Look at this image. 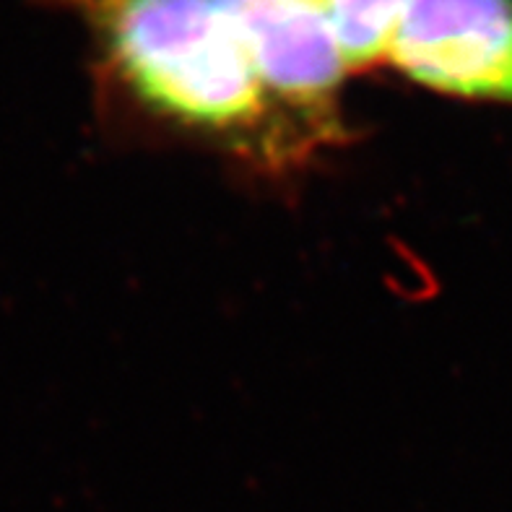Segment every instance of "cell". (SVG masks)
<instances>
[{"mask_svg": "<svg viewBox=\"0 0 512 512\" xmlns=\"http://www.w3.org/2000/svg\"><path fill=\"white\" fill-rule=\"evenodd\" d=\"M52 3L89 24L120 81L156 115L268 164L312 149L271 102L216 0Z\"/></svg>", "mask_w": 512, "mask_h": 512, "instance_id": "6da1fadb", "label": "cell"}, {"mask_svg": "<svg viewBox=\"0 0 512 512\" xmlns=\"http://www.w3.org/2000/svg\"><path fill=\"white\" fill-rule=\"evenodd\" d=\"M388 63L437 94L512 104V0H411Z\"/></svg>", "mask_w": 512, "mask_h": 512, "instance_id": "3957f363", "label": "cell"}, {"mask_svg": "<svg viewBox=\"0 0 512 512\" xmlns=\"http://www.w3.org/2000/svg\"><path fill=\"white\" fill-rule=\"evenodd\" d=\"M411 0H328L346 71H367L388 63Z\"/></svg>", "mask_w": 512, "mask_h": 512, "instance_id": "277c9868", "label": "cell"}, {"mask_svg": "<svg viewBox=\"0 0 512 512\" xmlns=\"http://www.w3.org/2000/svg\"><path fill=\"white\" fill-rule=\"evenodd\" d=\"M240 34L260 84L315 146L336 136V91L346 63L328 0H216Z\"/></svg>", "mask_w": 512, "mask_h": 512, "instance_id": "7a4b0ae2", "label": "cell"}]
</instances>
